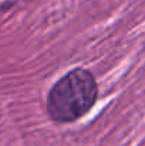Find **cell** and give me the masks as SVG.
Masks as SVG:
<instances>
[{"instance_id":"obj_1","label":"cell","mask_w":145,"mask_h":146,"mask_svg":"<svg viewBox=\"0 0 145 146\" xmlns=\"http://www.w3.org/2000/svg\"><path fill=\"white\" fill-rule=\"evenodd\" d=\"M98 94L94 74L83 67L73 68L50 88L46 112L55 123H73L93 109Z\"/></svg>"}]
</instances>
